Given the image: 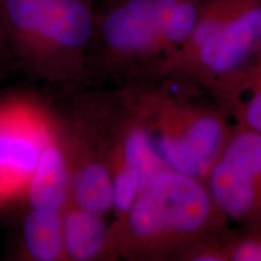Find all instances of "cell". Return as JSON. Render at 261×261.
Wrapping results in <instances>:
<instances>
[{"label": "cell", "instance_id": "cell-16", "mask_svg": "<svg viewBox=\"0 0 261 261\" xmlns=\"http://www.w3.org/2000/svg\"><path fill=\"white\" fill-rule=\"evenodd\" d=\"M198 260H203V261H207V260H211V261H215V260H219V257H215L214 255H202L201 257H198Z\"/></svg>", "mask_w": 261, "mask_h": 261}, {"label": "cell", "instance_id": "cell-14", "mask_svg": "<svg viewBox=\"0 0 261 261\" xmlns=\"http://www.w3.org/2000/svg\"><path fill=\"white\" fill-rule=\"evenodd\" d=\"M246 119L248 125L261 133V91L252 98L246 110Z\"/></svg>", "mask_w": 261, "mask_h": 261}, {"label": "cell", "instance_id": "cell-3", "mask_svg": "<svg viewBox=\"0 0 261 261\" xmlns=\"http://www.w3.org/2000/svg\"><path fill=\"white\" fill-rule=\"evenodd\" d=\"M58 119L38 100L0 99V195L3 203L25 192Z\"/></svg>", "mask_w": 261, "mask_h": 261}, {"label": "cell", "instance_id": "cell-10", "mask_svg": "<svg viewBox=\"0 0 261 261\" xmlns=\"http://www.w3.org/2000/svg\"><path fill=\"white\" fill-rule=\"evenodd\" d=\"M210 189L218 207L231 217L246 214L255 200V179L243 174L224 160L212 169Z\"/></svg>", "mask_w": 261, "mask_h": 261}, {"label": "cell", "instance_id": "cell-5", "mask_svg": "<svg viewBox=\"0 0 261 261\" xmlns=\"http://www.w3.org/2000/svg\"><path fill=\"white\" fill-rule=\"evenodd\" d=\"M261 46V6L242 10L220 24L207 40L198 45V56L215 73L234 70Z\"/></svg>", "mask_w": 261, "mask_h": 261}, {"label": "cell", "instance_id": "cell-15", "mask_svg": "<svg viewBox=\"0 0 261 261\" xmlns=\"http://www.w3.org/2000/svg\"><path fill=\"white\" fill-rule=\"evenodd\" d=\"M9 67H12V64L10 62L8 51H6L4 38H3L2 25H0V74L4 73V70L9 69Z\"/></svg>", "mask_w": 261, "mask_h": 261}, {"label": "cell", "instance_id": "cell-8", "mask_svg": "<svg viewBox=\"0 0 261 261\" xmlns=\"http://www.w3.org/2000/svg\"><path fill=\"white\" fill-rule=\"evenodd\" d=\"M18 256L28 261H65L63 212L29 207L18 232Z\"/></svg>", "mask_w": 261, "mask_h": 261}, {"label": "cell", "instance_id": "cell-1", "mask_svg": "<svg viewBox=\"0 0 261 261\" xmlns=\"http://www.w3.org/2000/svg\"><path fill=\"white\" fill-rule=\"evenodd\" d=\"M96 0H0L12 67L33 79L75 89L90 65Z\"/></svg>", "mask_w": 261, "mask_h": 261}, {"label": "cell", "instance_id": "cell-2", "mask_svg": "<svg viewBox=\"0 0 261 261\" xmlns=\"http://www.w3.org/2000/svg\"><path fill=\"white\" fill-rule=\"evenodd\" d=\"M210 211V194L200 182L163 168L137 197L126 224L130 236L150 242L167 232H194L205 223Z\"/></svg>", "mask_w": 261, "mask_h": 261}, {"label": "cell", "instance_id": "cell-12", "mask_svg": "<svg viewBox=\"0 0 261 261\" xmlns=\"http://www.w3.org/2000/svg\"><path fill=\"white\" fill-rule=\"evenodd\" d=\"M221 160L248 177L257 178L261 175V133L253 130L236 137Z\"/></svg>", "mask_w": 261, "mask_h": 261}, {"label": "cell", "instance_id": "cell-17", "mask_svg": "<svg viewBox=\"0 0 261 261\" xmlns=\"http://www.w3.org/2000/svg\"><path fill=\"white\" fill-rule=\"evenodd\" d=\"M97 3H103V2H107V0H96Z\"/></svg>", "mask_w": 261, "mask_h": 261}, {"label": "cell", "instance_id": "cell-13", "mask_svg": "<svg viewBox=\"0 0 261 261\" xmlns=\"http://www.w3.org/2000/svg\"><path fill=\"white\" fill-rule=\"evenodd\" d=\"M112 174L113 208L120 215H126L142 192V189L135 174L121 163L117 166L116 172H112Z\"/></svg>", "mask_w": 261, "mask_h": 261}, {"label": "cell", "instance_id": "cell-6", "mask_svg": "<svg viewBox=\"0 0 261 261\" xmlns=\"http://www.w3.org/2000/svg\"><path fill=\"white\" fill-rule=\"evenodd\" d=\"M224 130L213 117H200L180 137L162 136L159 152L169 168L197 178L207 171L223 142Z\"/></svg>", "mask_w": 261, "mask_h": 261}, {"label": "cell", "instance_id": "cell-11", "mask_svg": "<svg viewBox=\"0 0 261 261\" xmlns=\"http://www.w3.org/2000/svg\"><path fill=\"white\" fill-rule=\"evenodd\" d=\"M121 165L138 179L142 191L148 187L155 175L163 169V160L156 142L149 132L140 126L132 127L126 133L120 154Z\"/></svg>", "mask_w": 261, "mask_h": 261}, {"label": "cell", "instance_id": "cell-18", "mask_svg": "<svg viewBox=\"0 0 261 261\" xmlns=\"http://www.w3.org/2000/svg\"><path fill=\"white\" fill-rule=\"evenodd\" d=\"M3 203V200H2V195H0V204Z\"/></svg>", "mask_w": 261, "mask_h": 261}, {"label": "cell", "instance_id": "cell-7", "mask_svg": "<svg viewBox=\"0 0 261 261\" xmlns=\"http://www.w3.org/2000/svg\"><path fill=\"white\" fill-rule=\"evenodd\" d=\"M29 207L63 212L70 201V166L58 119L25 189Z\"/></svg>", "mask_w": 261, "mask_h": 261}, {"label": "cell", "instance_id": "cell-4", "mask_svg": "<svg viewBox=\"0 0 261 261\" xmlns=\"http://www.w3.org/2000/svg\"><path fill=\"white\" fill-rule=\"evenodd\" d=\"M179 0H107L97 10L91 55L110 58L150 56L169 46L168 21ZM91 58V56H90Z\"/></svg>", "mask_w": 261, "mask_h": 261}, {"label": "cell", "instance_id": "cell-9", "mask_svg": "<svg viewBox=\"0 0 261 261\" xmlns=\"http://www.w3.org/2000/svg\"><path fill=\"white\" fill-rule=\"evenodd\" d=\"M110 231L103 215L73 203L63 211L65 261H94L104 256L110 244Z\"/></svg>", "mask_w": 261, "mask_h": 261}]
</instances>
